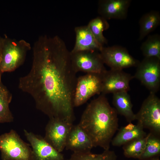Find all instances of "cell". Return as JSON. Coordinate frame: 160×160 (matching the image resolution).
<instances>
[{"mask_svg":"<svg viewBox=\"0 0 160 160\" xmlns=\"http://www.w3.org/2000/svg\"><path fill=\"white\" fill-rule=\"evenodd\" d=\"M133 78L139 80L151 93L155 94L160 87V59L145 57L137 66Z\"/></svg>","mask_w":160,"mask_h":160,"instance_id":"6","label":"cell"},{"mask_svg":"<svg viewBox=\"0 0 160 160\" xmlns=\"http://www.w3.org/2000/svg\"><path fill=\"white\" fill-rule=\"evenodd\" d=\"M70 58L72 68L76 73L83 72L87 73L102 74L106 70L98 51H70Z\"/></svg>","mask_w":160,"mask_h":160,"instance_id":"7","label":"cell"},{"mask_svg":"<svg viewBox=\"0 0 160 160\" xmlns=\"http://www.w3.org/2000/svg\"><path fill=\"white\" fill-rule=\"evenodd\" d=\"M160 24V13L159 11L151 10L144 14L139 21V40H143L154 31Z\"/></svg>","mask_w":160,"mask_h":160,"instance_id":"18","label":"cell"},{"mask_svg":"<svg viewBox=\"0 0 160 160\" xmlns=\"http://www.w3.org/2000/svg\"><path fill=\"white\" fill-rule=\"evenodd\" d=\"M148 136L149 133L145 137L134 140L123 145L125 156L139 159L144 150Z\"/></svg>","mask_w":160,"mask_h":160,"instance_id":"22","label":"cell"},{"mask_svg":"<svg viewBox=\"0 0 160 160\" xmlns=\"http://www.w3.org/2000/svg\"><path fill=\"white\" fill-rule=\"evenodd\" d=\"M73 123L55 118L49 119L45 127L44 138L56 150L62 152L65 148Z\"/></svg>","mask_w":160,"mask_h":160,"instance_id":"10","label":"cell"},{"mask_svg":"<svg viewBox=\"0 0 160 160\" xmlns=\"http://www.w3.org/2000/svg\"><path fill=\"white\" fill-rule=\"evenodd\" d=\"M137 124L144 129L160 136V99L155 94L151 93L144 100L138 112L135 114Z\"/></svg>","mask_w":160,"mask_h":160,"instance_id":"5","label":"cell"},{"mask_svg":"<svg viewBox=\"0 0 160 160\" xmlns=\"http://www.w3.org/2000/svg\"><path fill=\"white\" fill-rule=\"evenodd\" d=\"M32 150V160H64L63 155L48 143L40 135L24 130Z\"/></svg>","mask_w":160,"mask_h":160,"instance_id":"12","label":"cell"},{"mask_svg":"<svg viewBox=\"0 0 160 160\" xmlns=\"http://www.w3.org/2000/svg\"><path fill=\"white\" fill-rule=\"evenodd\" d=\"M113 104L118 114L123 116L128 122L135 120V114L132 110L133 105L128 92L113 94Z\"/></svg>","mask_w":160,"mask_h":160,"instance_id":"17","label":"cell"},{"mask_svg":"<svg viewBox=\"0 0 160 160\" xmlns=\"http://www.w3.org/2000/svg\"><path fill=\"white\" fill-rule=\"evenodd\" d=\"M31 44L23 39L17 40L6 35L3 37L0 74L15 71L24 63Z\"/></svg>","mask_w":160,"mask_h":160,"instance_id":"3","label":"cell"},{"mask_svg":"<svg viewBox=\"0 0 160 160\" xmlns=\"http://www.w3.org/2000/svg\"><path fill=\"white\" fill-rule=\"evenodd\" d=\"M30 146L14 129L0 135L1 160H32Z\"/></svg>","mask_w":160,"mask_h":160,"instance_id":"4","label":"cell"},{"mask_svg":"<svg viewBox=\"0 0 160 160\" xmlns=\"http://www.w3.org/2000/svg\"><path fill=\"white\" fill-rule=\"evenodd\" d=\"M117 158L114 151L109 149L100 154L73 152L68 160H116Z\"/></svg>","mask_w":160,"mask_h":160,"instance_id":"24","label":"cell"},{"mask_svg":"<svg viewBox=\"0 0 160 160\" xmlns=\"http://www.w3.org/2000/svg\"><path fill=\"white\" fill-rule=\"evenodd\" d=\"M0 74V123H10L14 120V117L9 107L12 95L3 83Z\"/></svg>","mask_w":160,"mask_h":160,"instance_id":"19","label":"cell"},{"mask_svg":"<svg viewBox=\"0 0 160 160\" xmlns=\"http://www.w3.org/2000/svg\"><path fill=\"white\" fill-rule=\"evenodd\" d=\"M140 49L145 57H154L160 59V36H149L142 44Z\"/></svg>","mask_w":160,"mask_h":160,"instance_id":"21","label":"cell"},{"mask_svg":"<svg viewBox=\"0 0 160 160\" xmlns=\"http://www.w3.org/2000/svg\"><path fill=\"white\" fill-rule=\"evenodd\" d=\"M3 37H2L0 35V62L1 58L2 50L3 44Z\"/></svg>","mask_w":160,"mask_h":160,"instance_id":"25","label":"cell"},{"mask_svg":"<svg viewBox=\"0 0 160 160\" xmlns=\"http://www.w3.org/2000/svg\"><path fill=\"white\" fill-rule=\"evenodd\" d=\"M160 153V137L150 132L144 150L139 159L150 160L158 156Z\"/></svg>","mask_w":160,"mask_h":160,"instance_id":"23","label":"cell"},{"mask_svg":"<svg viewBox=\"0 0 160 160\" xmlns=\"http://www.w3.org/2000/svg\"><path fill=\"white\" fill-rule=\"evenodd\" d=\"M133 76L122 70L110 69L102 73L101 94L105 95L130 90L129 83Z\"/></svg>","mask_w":160,"mask_h":160,"instance_id":"11","label":"cell"},{"mask_svg":"<svg viewBox=\"0 0 160 160\" xmlns=\"http://www.w3.org/2000/svg\"><path fill=\"white\" fill-rule=\"evenodd\" d=\"M147 135L141 126L129 123L120 128L111 143L113 146H120L134 140L145 137Z\"/></svg>","mask_w":160,"mask_h":160,"instance_id":"16","label":"cell"},{"mask_svg":"<svg viewBox=\"0 0 160 160\" xmlns=\"http://www.w3.org/2000/svg\"><path fill=\"white\" fill-rule=\"evenodd\" d=\"M76 73L63 40L57 36L42 35L34 44L31 68L20 78L18 87L31 96L36 108L49 119L73 123Z\"/></svg>","mask_w":160,"mask_h":160,"instance_id":"1","label":"cell"},{"mask_svg":"<svg viewBox=\"0 0 160 160\" xmlns=\"http://www.w3.org/2000/svg\"><path fill=\"white\" fill-rule=\"evenodd\" d=\"M131 1V0H100L98 4V13L107 20L125 19Z\"/></svg>","mask_w":160,"mask_h":160,"instance_id":"13","label":"cell"},{"mask_svg":"<svg viewBox=\"0 0 160 160\" xmlns=\"http://www.w3.org/2000/svg\"><path fill=\"white\" fill-rule=\"evenodd\" d=\"M74 31L75 42L71 52L84 50L100 51L103 46L96 40L87 25L76 27Z\"/></svg>","mask_w":160,"mask_h":160,"instance_id":"15","label":"cell"},{"mask_svg":"<svg viewBox=\"0 0 160 160\" xmlns=\"http://www.w3.org/2000/svg\"><path fill=\"white\" fill-rule=\"evenodd\" d=\"M93 147L89 136L78 124L73 125L67 137L65 148L73 153L91 152Z\"/></svg>","mask_w":160,"mask_h":160,"instance_id":"14","label":"cell"},{"mask_svg":"<svg viewBox=\"0 0 160 160\" xmlns=\"http://www.w3.org/2000/svg\"><path fill=\"white\" fill-rule=\"evenodd\" d=\"M102 85V74L88 73L77 78L74 107L81 106L93 96L101 93Z\"/></svg>","mask_w":160,"mask_h":160,"instance_id":"8","label":"cell"},{"mask_svg":"<svg viewBox=\"0 0 160 160\" xmlns=\"http://www.w3.org/2000/svg\"><path fill=\"white\" fill-rule=\"evenodd\" d=\"M99 52L104 64L111 69L123 70L136 67L140 62L131 55L125 48L121 46H103Z\"/></svg>","mask_w":160,"mask_h":160,"instance_id":"9","label":"cell"},{"mask_svg":"<svg viewBox=\"0 0 160 160\" xmlns=\"http://www.w3.org/2000/svg\"><path fill=\"white\" fill-rule=\"evenodd\" d=\"M150 160H160L158 156H157L154 158H153Z\"/></svg>","mask_w":160,"mask_h":160,"instance_id":"26","label":"cell"},{"mask_svg":"<svg viewBox=\"0 0 160 160\" xmlns=\"http://www.w3.org/2000/svg\"><path fill=\"white\" fill-rule=\"evenodd\" d=\"M90 31L98 43L103 47L108 41L103 34V32L109 27L107 20L100 16H97L90 21L87 25Z\"/></svg>","mask_w":160,"mask_h":160,"instance_id":"20","label":"cell"},{"mask_svg":"<svg viewBox=\"0 0 160 160\" xmlns=\"http://www.w3.org/2000/svg\"><path fill=\"white\" fill-rule=\"evenodd\" d=\"M117 115L105 95L101 94L88 104L78 125L89 136L93 147L108 150L118 129Z\"/></svg>","mask_w":160,"mask_h":160,"instance_id":"2","label":"cell"}]
</instances>
